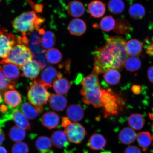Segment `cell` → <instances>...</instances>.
Returning <instances> with one entry per match:
<instances>
[{
	"label": "cell",
	"instance_id": "cell-37",
	"mask_svg": "<svg viewBox=\"0 0 153 153\" xmlns=\"http://www.w3.org/2000/svg\"><path fill=\"white\" fill-rule=\"evenodd\" d=\"M116 21L111 15L103 18L100 23V27L103 31L109 32L114 29L115 26Z\"/></svg>",
	"mask_w": 153,
	"mask_h": 153
},
{
	"label": "cell",
	"instance_id": "cell-6",
	"mask_svg": "<svg viewBox=\"0 0 153 153\" xmlns=\"http://www.w3.org/2000/svg\"><path fill=\"white\" fill-rule=\"evenodd\" d=\"M18 42L14 34L5 28H0V58H6Z\"/></svg>",
	"mask_w": 153,
	"mask_h": 153
},
{
	"label": "cell",
	"instance_id": "cell-1",
	"mask_svg": "<svg viewBox=\"0 0 153 153\" xmlns=\"http://www.w3.org/2000/svg\"><path fill=\"white\" fill-rule=\"evenodd\" d=\"M126 43L125 39L120 36L107 38L105 45L94 51L93 70L99 74L105 73L110 68H122L128 58Z\"/></svg>",
	"mask_w": 153,
	"mask_h": 153
},
{
	"label": "cell",
	"instance_id": "cell-47",
	"mask_svg": "<svg viewBox=\"0 0 153 153\" xmlns=\"http://www.w3.org/2000/svg\"><path fill=\"white\" fill-rule=\"evenodd\" d=\"M0 153H7L6 149L3 146H0Z\"/></svg>",
	"mask_w": 153,
	"mask_h": 153
},
{
	"label": "cell",
	"instance_id": "cell-33",
	"mask_svg": "<svg viewBox=\"0 0 153 153\" xmlns=\"http://www.w3.org/2000/svg\"><path fill=\"white\" fill-rule=\"evenodd\" d=\"M137 139L139 145L143 151H146L152 142V137L148 132H141L137 134Z\"/></svg>",
	"mask_w": 153,
	"mask_h": 153
},
{
	"label": "cell",
	"instance_id": "cell-3",
	"mask_svg": "<svg viewBox=\"0 0 153 153\" xmlns=\"http://www.w3.org/2000/svg\"><path fill=\"white\" fill-rule=\"evenodd\" d=\"M101 93L105 117L117 115L123 110V100L119 94L109 88L101 90Z\"/></svg>",
	"mask_w": 153,
	"mask_h": 153
},
{
	"label": "cell",
	"instance_id": "cell-17",
	"mask_svg": "<svg viewBox=\"0 0 153 153\" xmlns=\"http://www.w3.org/2000/svg\"><path fill=\"white\" fill-rule=\"evenodd\" d=\"M88 9L91 16L95 18L102 17L106 11L105 4L99 0H95L90 3L88 5Z\"/></svg>",
	"mask_w": 153,
	"mask_h": 153
},
{
	"label": "cell",
	"instance_id": "cell-40",
	"mask_svg": "<svg viewBox=\"0 0 153 153\" xmlns=\"http://www.w3.org/2000/svg\"><path fill=\"white\" fill-rule=\"evenodd\" d=\"M124 153H142L140 149L137 146H129L124 151Z\"/></svg>",
	"mask_w": 153,
	"mask_h": 153
},
{
	"label": "cell",
	"instance_id": "cell-24",
	"mask_svg": "<svg viewBox=\"0 0 153 153\" xmlns=\"http://www.w3.org/2000/svg\"><path fill=\"white\" fill-rule=\"evenodd\" d=\"M127 54L129 56H138L141 52L142 45L138 40L132 39L126 42L125 45Z\"/></svg>",
	"mask_w": 153,
	"mask_h": 153
},
{
	"label": "cell",
	"instance_id": "cell-12",
	"mask_svg": "<svg viewBox=\"0 0 153 153\" xmlns=\"http://www.w3.org/2000/svg\"><path fill=\"white\" fill-rule=\"evenodd\" d=\"M68 30L72 35L81 36L87 30V25L81 19H75L71 21L68 25Z\"/></svg>",
	"mask_w": 153,
	"mask_h": 153
},
{
	"label": "cell",
	"instance_id": "cell-48",
	"mask_svg": "<svg viewBox=\"0 0 153 153\" xmlns=\"http://www.w3.org/2000/svg\"><path fill=\"white\" fill-rule=\"evenodd\" d=\"M0 109H1V111L3 112H5L7 110V107L5 106H1V108H0Z\"/></svg>",
	"mask_w": 153,
	"mask_h": 153
},
{
	"label": "cell",
	"instance_id": "cell-13",
	"mask_svg": "<svg viewBox=\"0 0 153 153\" xmlns=\"http://www.w3.org/2000/svg\"><path fill=\"white\" fill-rule=\"evenodd\" d=\"M43 106H36L29 102H24L21 107L22 114L30 120L35 119L43 111Z\"/></svg>",
	"mask_w": 153,
	"mask_h": 153
},
{
	"label": "cell",
	"instance_id": "cell-9",
	"mask_svg": "<svg viewBox=\"0 0 153 153\" xmlns=\"http://www.w3.org/2000/svg\"><path fill=\"white\" fill-rule=\"evenodd\" d=\"M62 74L54 67H47L42 72L39 79L41 83L47 88L52 87L55 82L62 78Z\"/></svg>",
	"mask_w": 153,
	"mask_h": 153
},
{
	"label": "cell",
	"instance_id": "cell-10",
	"mask_svg": "<svg viewBox=\"0 0 153 153\" xmlns=\"http://www.w3.org/2000/svg\"><path fill=\"white\" fill-rule=\"evenodd\" d=\"M21 68L22 71V76L31 79L37 77L42 69L39 63L35 60H31L27 62Z\"/></svg>",
	"mask_w": 153,
	"mask_h": 153
},
{
	"label": "cell",
	"instance_id": "cell-36",
	"mask_svg": "<svg viewBox=\"0 0 153 153\" xmlns=\"http://www.w3.org/2000/svg\"><path fill=\"white\" fill-rule=\"evenodd\" d=\"M108 7L111 13L118 15L123 12L125 5L122 0H110L108 3Z\"/></svg>",
	"mask_w": 153,
	"mask_h": 153
},
{
	"label": "cell",
	"instance_id": "cell-29",
	"mask_svg": "<svg viewBox=\"0 0 153 153\" xmlns=\"http://www.w3.org/2000/svg\"><path fill=\"white\" fill-rule=\"evenodd\" d=\"M56 38L53 32L51 31L45 32L41 38V45L44 48L49 49L54 46Z\"/></svg>",
	"mask_w": 153,
	"mask_h": 153
},
{
	"label": "cell",
	"instance_id": "cell-31",
	"mask_svg": "<svg viewBox=\"0 0 153 153\" xmlns=\"http://www.w3.org/2000/svg\"><path fill=\"white\" fill-rule=\"evenodd\" d=\"M45 56L48 63L57 64L62 61V55L58 49L52 48L46 51Z\"/></svg>",
	"mask_w": 153,
	"mask_h": 153
},
{
	"label": "cell",
	"instance_id": "cell-22",
	"mask_svg": "<svg viewBox=\"0 0 153 153\" xmlns=\"http://www.w3.org/2000/svg\"><path fill=\"white\" fill-rule=\"evenodd\" d=\"M4 99L6 104L13 108L19 106L22 101V97L20 93L15 90L5 92Z\"/></svg>",
	"mask_w": 153,
	"mask_h": 153
},
{
	"label": "cell",
	"instance_id": "cell-34",
	"mask_svg": "<svg viewBox=\"0 0 153 153\" xmlns=\"http://www.w3.org/2000/svg\"><path fill=\"white\" fill-rule=\"evenodd\" d=\"M129 13L132 18L135 20H140L144 16L145 10L143 5L135 3L130 7Z\"/></svg>",
	"mask_w": 153,
	"mask_h": 153
},
{
	"label": "cell",
	"instance_id": "cell-51",
	"mask_svg": "<svg viewBox=\"0 0 153 153\" xmlns=\"http://www.w3.org/2000/svg\"><path fill=\"white\" fill-rule=\"evenodd\" d=\"M2 101V98L1 95L0 93V103H1Z\"/></svg>",
	"mask_w": 153,
	"mask_h": 153
},
{
	"label": "cell",
	"instance_id": "cell-30",
	"mask_svg": "<svg viewBox=\"0 0 153 153\" xmlns=\"http://www.w3.org/2000/svg\"><path fill=\"white\" fill-rule=\"evenodd\" d=\"M25 130L17 126H13L10 130L9 136L14 142H18L23 140L26 137Z\"/></svg>",
	"mask_w": 153,
	"mask_h": 153
},
{
	"label": "cell",
	"instance_id": "cell-25",
	"mask_svg": "<svg viewBox=\"0 0 153 153\" xmlns=\"http://www.w3.org/2000/svg\"><path fill=\"white\" fill-rule=\"evenodd\" d=\"M53 88L57 94H67L71 87V84L65 78L57 79L53 83Z\"/></svg>",
	"mask_w": 153,
	"mask_h": 153
},
{
	"label": "cell",
	"instance_id": "cell-2",
	"mask_svg": "<svg viewBox=\"0 0 153 153\" xmlns=\"http://www.w3.org/2000/svg\"><path fill=\"white\" fill-rule=\"evenodd\" d=\"M45 20L35 11H27L16 17L12 22V25L15 31L25 36L34 30H39Z\"/></svg>",
	"mask_w": 153,
	"mask_h": 153
},
{
	"label": "cell",
	"instance_id": "cell-44",
	"mask_svg": "<svg viewBox=\"0 0 153 153\" xmlns=\"http://www.w3.org/2000/svg\"><path fill=\"white\" fill-rule=\"evenodd\" d=\"M71 120L69 119L68 117H64L62 118V124L63 127L65 128L67 126L71 123Z\"/></svg>",
	"mask_w": 153,
	"mask_h": 153
},
{
	"label": "cell",
	"instance_id": "cell-11",
	"mask_svg": "<svg viewBox=\"0 0 153 153\" xmlns=\"http://www.w3.org/2000/svg\"><path fill=\"white\" fill-rule=\"evenodd\" d=\"M1 67V70L4 76L9 81L15 82L20 76V68L14 64L7 63Z\"/></svg>",
	"mask_w": 153,
	"mask_h": 153
},
{
	"label": "cell",
	"instance_id": "cell-46",
	"mask_svg": "<svg viewBox=\"0 0 153 153\" xmlns=\"http://www.w3.org/2000/svg\"><path fill=\"white\" fill-rule=\"evenodd\" d=\"M147 52L148 54L153 56V42L147 49Z\"/></svg>",
	"mask_w": 153,
	"mask_h": 153
},
{
	"label": "cell",
	"instance_id": "cell-39",
	"mask_svg": "<svg viewBox=\"0 0 153 153\" xmlns=\"http://www.w3.org/2000/svg\"><path fill=\"white\" fill-rule=\"evenodd\" d=\"M12 153H28L29 147L27 143L22 141L16 142L11 149Z\"/></svg>",
	"mask_w": 153,
	"mask_h": 153
},
{
	"label": "cell",
	"instance_id": "cell-8",
	"mask_svg": "<svg viewBox=\"0 0 153 153\" xmlns=\"http://www.w3.org/2000/svg\"><path fill=\"white\" fill-rule=\"evenodd\" d=\"M100 87L90 89L82 88L80 91L83 96L82 101L88 105L91 104L95 108L102 107Z\"/></svg>",
	"mask_w": 153,
	"mask_h": 153
},
{
	"label": "cell",
	"instance_id": "cell-45",
	"mask_svg": "<svg viewBox=\"0 0 153 153\" xmlns=\"http://www.w3.org/2000/svg\"><path fill=\"white\" fill-rule=\"evenodd\" d=\"M25 1L28 2L30 6L32 7V8L33 9L34 11L35 10L36 8H37L39 4H36L34 3V2L32 1V0H25Z\"/></svg>",
	"mask_w": 153,
	"mask_h": 153
},
{
	"label": "cell",
	"instance_id": "cell-38",
	"mask_svg": "<svg viewBox=\"0 0 153 153\" xmlns=\"http://www.w3.org/2000/svg\"><path fill=\"white\" fill-rule=\"evenodd\" d=\"M1 67H0V91L3 93L9 90H12L14 89L16 85L15 82L9 81L5 77L1 71Z\"/></svg>",
	"mask_w": 153,
	"mask_h": 153
},
{
	"label": "cell",
	"instance_id": "cell-42",
	"mask_svg": "<svg viewBox=\"0 0 153 153\" xmlns=\"http://www.w3.org/2000/svg\"><path fill=\"white\" fill-rule=\"evenodd\" d=\"M148 77L149 81L153 83V66H150L148 68Z\"/></svg>",
	"mask_w": 153,
	"mask_h": 153
},
{
	"label": "cell",
	"instance_id": "cell-23",
	"mask_svg": "<svg viewBox=\"0 0 153 153\" xmlns=\"http://www.w3.org/2000/svg\"><path fill=\"white\" fill-rule=\"evenodd\" d=\"M137 134L133 129L126 127L122 129L119 134L120 142L123 144L129 145L134 142Z\"/></svg>",
	"mask_w": 153,
	"mask_h": 153
},
{
	"label": "cell",
	"instance_id": "cell-18",
	"mask_svg": "<svg viewBox=\"0 0 153 153\" xmlns=\"http://www.w3.org/2000/svg\"><path fill=\"white\" fill-rule=\"evenodd\" d=\"M66 114L70 120L75 122L81 121L84 116L83 108L78 104L70 105L67 108Z\"/></svg>",
	"mask_w": 153,
	"mask_h": 153
},
{
	"label": "cell",
	"instance_id": "cell-15",
	"mask_svg": "<svg viewBox=\"0 0 153 153\" xmlns=\"http://www.w3.org/2000/svg\"><path fill=\"white\" fill-rule=\"evenodd\" d=\"M41 122L44 127L48 129H54L58 126L60 122V117L55 112H48L43 115Z\"/></svg>",
	"mask_w": 153,
	"mask_h": 153
},
{
	"label": "cell",
	"instance_id": "cell-20",
	"mask_svg": "<svg viewBox=\"0 0 153 153\" xmlns=\"http://www.w3.org/2000/svg\"><path fill=\"white\" fill-rule=\"evenodd\" d=\"M67 11L71 16L78 18L82 16L85 12V7L83 4L78 1H70L67 6Z\"/></svg>",
	"mask_w": 153,
	"mask_h": 153
},
{
	"label": "cell",
	"instance_id": "cell-52",
	"mask_svg": "<svg viewBox=\"0 0 153 153\" xmlns=\"http://www.w3.org/2000/svg\"><path fill=\"white\" fill-rule=\"evenodd\" d=\"M1 1L2 0H0V2H1Z\"/></svg>",
	"mask_w": 153,
	"mask_h": 153
},
{
	"label": "cell",
	"instance_id": "cell-35",
	"mask_svg": "<svg viewBox=\"0 0 153 153\" xmlns=\"http://www.w3.org/2000/svg\"><path fill=\"white\" fill-rule=\"evenodd\" d=\"M124 65L128 71L134 72L137 71L141 68V63L137 57L131 56L126 59Z\"/></svg>",
	"mask_w": 153,
	"mask_h": 153
},
{
	"label": "cell",
	"instance_id": "cell-26",
	"mask_svg": "<svg viewBox=\"0 0 153 153\" xmlns=\"http://www.w3.org/2000/svg\"><path fill=\"white\" fill-rule=\"evenodd\" d=\"M99 74L93 70L91 73L82 79L81 83L82 88L90 89L100 87L98 76Z\"/></svg>",
	"mask_w": 153,
	"mask_h": 153
},
{
	"label": "cell",
	"instance_id": "cell-4",
	"mask_svg": "<svg viewBox=\"0 0 153 153\" xmlns=\"http://www.w3.org/2000/svg\"><path fill=\"white\" fill-rule=\"evenodd\" d=\"M18 43L11 50L6 58L0 61V64H14L21 68L25 64L33 58L31 50L26 44L18 41Z\"/></svg>",
	"mask_w": 153,
	"mask_h": 153
},
{
	"label": "cell",
	"instance_id": "cell-49",
	"mask_svg": "<svg viewBox=\"0 0 153 153\" xmlns=\"http://www.w3.org/2000/svg\"><path fill=\"white\" fill-rule=\"evenodd\" d=\"M149 116L150 119L152 120L153 121V109L152 111V112L150 113L149 114Z\"/></svg>",
	"mask_w": 153,
	"mask_h": 153
},
{
	"label": "cell",
	"instance_id": "cell-7",
	"mask_svg": "<svg viewBox=\"0 0 153 153\" xmlns=\"http://www.w3.org/2000/svg\"><path fill=\"white\" fill-rule=\"evenodd\" d=\"M64 131L69 141L76 144L81 143L87 134L85 127L75 122L71 123L65 128Z\"/></svg>",
	"mask_w": 153,
	"mask_h": 153
},
{
	"label": "cell",
	"instance_id": "cell-32",
	"mask_svg": "<svg viewBox=\"0 0 153 153\" xmlns=\"http://www.w3.org/2000/svg\"><path fill=\"white\" fill-rule=\"evenodd\" d=\"M53 145L51 140L46 136L39 137L35 143L36 148L40 152L50 150Z\"/></svg>",
	"mask_w": 153,
	"mask_h": 153
},
{
	"label": "cell",
	"instance_id": "cell-5",
	"mask_svg": "<svg viewBox=\"0 0 153 153\" xmlns=\"http://www.w3.org/2000/svg\"><path fill=\"white\" fill-rule=\"evenodd\" d=\"M39 80L34 79L28 88V100L32 105L36 106H42L49 101L51 93Z\"/></svg>",
	"mask_w": 153,
	"mask_h": 153
},
{
	"label": "cell",
	"instance_id": "cell-28",
	"mask_svg": "<svg viewBox=\"0 0 153 153\" xmlns=\"http://www.w3.org/2000/svg\"><path fill=\"white\" fill-rule=\"evenodd\" d=\"M104 78L109 85H116L119 83L121 75L120 73L114 68H110L105 73Z\"/></svg>",
	"mask_w": 153,
	"mask_h": 153
},
{
	"label": "cell",
	"instance_id": "cell-16",
	"mask_svg": "<svg viewBox=\"0 0 153 153\" xmlns=\"http://www.w3.org/2000/svg\"><path fill=\"white\" fill-rule=\"evenodd\" d=\"M11 118L18 127L28 131L31 129V126L27 118L18 109H15L13 111L11 114Z\"/></svg>",
	"mask_w": 153,
	"mask_h": 153
},
{
	"label": "cell",
	"instance_id": "cell-27",
	"mask_svg": "<svg viewBox=\"0 0 153 153\" xmlns=\"http://www.w3.org/2000/svg\"><path fill=\"white\" fill-rule=\"evenodd\" d=\"M128 122L132 129L139 130L142 129L144 126L145 120L141 114H134L130 116Z\"/></svg>",
	"mask_w": 153,
	"mask_h": 153
},
{
	"label": "cell",
	"instance_id": "cell-50",
	"mask_svg": "<svg viewBox=\"0 0 153 153\" xmlns=\"http://www.w3.org/2000/svg\"><path fill=\"white\" fill-rule=\"evenodd\" d=\"M40 153H54L53 152V151H51V150H49L46 151V152H40Z\"/></svg>",
	"mask_w": 153,
	"mask_h": 153
},
{
	"label": "cell",
	"instance_id": "cell-41",
	"mask_svg": "<svg viewBox=\"0 0 153 153\" xmlns=\"http://www.w3.org/2000/svg\"><path fill=\"white\" fill-rule=\"evenodd\" d=\"M3 123V120H0V145L2 144L4 141L5 135L4 132L1 129V126Z\"/></svg>",
	"mask_w": 153,
	"mask_h": 153
},
{
	"label": "cell",
	"instance_id": "cell-19",
	"mask_svg": "<svg viewBox=\"0 0 153 153\" xmlns=\"http://www.w3.org/2000/svg\"><path fill=\"white\" fill-rule=\"evenodd\" d=\"M107 141L100 134L94 133L90 137L88 141V146L93 150H102L106 146Z\"/></svg>",
	"mask_w": 153,
	"mask_h": 153
},
{
	"label": "cell",
	"instance_id": "cell-14",
	"mask_svg": "<svg viewBox=\"0 0 153 153\" xmlns=\"http://www.w3.org/2000/svg\"><path fill=\"white\" fill-rule=\"evenodd\" d=\"M49 101L51 108L57 111H61L64 110L67 105L66 97L62 95L51 94Z\"/></svg>",
	"mask_w": 153,
	"mask_h": 153
},
{
	"label": "cell",
	"instance_id": "cell-21",
	"mask_svg": "<svg viewBox=\"0 0 153 153\" xmlns=\"http://www.w3.org/2000/svg\"><path fill=\"white\" fill-rule=\"evenodd\" d=\"M51 140L53 145L55 148L62 149L68 145V140L64 131H57L51 135Z\"/></svg>",
	"mask_w": 153,
	"mask_h": 153
},
{
	"label": "cell",
	"instance_id": "cell-43",
	"mask_svg": "<svg viewBox=\"0 0 153 153\" xmlns=\"http://www.w3.org/2000/svg\"><path fill=\"white\" fill-rule=\"evenodd\" d=\"M131 90L134 94L138 95L140 93L141 87L139 85H133L132 87Z\"/></svg>",
	"mask_w": 153,
	"mask_h": 153
}]
</instances>
